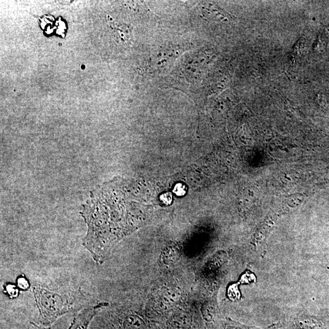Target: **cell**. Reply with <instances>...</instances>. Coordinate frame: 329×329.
<instances>
[{"instance_id":"obj_2","label":"cell","mask_w":329,"mask_h":329,"mask_svg":"<svg viewBox=\"0 0 329 329\" xmlns=\"http://www.w3.org/2000/svg\"><path fill=\"white\" fill-rule=\"evenodd\" d=\"M108 305L107 303H98L78 310L68 329H88L92 321Z\"/></svg>"},{"instance_id":"obj_4","label":"cell","mask_w":329,"mask_h":329,"mask_svg":"<svg viewBox=\"0 0 329 329\" xmlns=\"http://www.w3.org/2000/svg\"><path fill=\"white\" fill-rule=\"evenodd\" d=\"M328 42V36L327 32L324 31L321 32L316 42L314 45V51L317 53H322L326 49Z\"/></svg>"},{"instance_id":"obj_6","label":"cell","mask_w":329,"mask_h":329,"mask_svg":"<svg viewBox=\"0 0 329 329\" xmlns=\"http://www.w3.org/2000/svg\"><path fill=\"white\" fill-rule=\"evenodd\" d=\"M161 200L164 204H169L172 201V195L170 193H166L161 196Z\"/></svg>"},{"instance_id":"obj_3","label":"cell","mask_w":329,"mask_h":329,"mask_svg":"<svg viewBox=\"0 0 329 329\" xmlns=\"http://www.w3.org/2000/svg\"><path fill=\"white\" fill-rule=\"evenodd\" d=\"M118 322L120 329H147L142 318L132 311L121 315Z\"/></svg>"},{"instance_id":"obj_8","label":"cell","mask_w":329,"mask_h":329,"mask_svg":"<svg viewBox=\"0 0 329 329\" xmlns=\"http://www.w3.org/2000/svg\"><path fill=\"white\" fill-rule=\"evenodd\" d=\"M18 285H19L21 288H24V289H26L27 288H28V281H27L26 279L23 278V277H22V278L18 279Z\"/></svg>"},{"instance_id":"obj_1","label":"cell","mask_w":329,"mask_h":329,"mask_svg":"<svg viewBox=\"0 0 329 329\" xmlns=\"http://www.w3.org/2000/svg\"><path fill=\"white\" fill-rule=\"evenodd\" d=\"M34 298L39 311L38 324L51 327L64 315L77 310L76 300L69 294L58 292L41 285H35Z\"/></svg>"},{"instance_id":"obj_7","label":"cell","mask_w":329,"mask_h":329,"mask_svg":"<svg viewBox=\"0 0 329 329\" xmlns=\"http://www.w3.org/2000/svg\"><path fill=\"white\" fill-rule=\"evenodd\" d=\"M28 329H51V327H47V326L40 325L38 323L30 322L29 324Z\"/></svg>"},{"instance_id":"obj_5","label":"cell","mask_w":329,"mask_h":329,"mask_svg":"<svg viewBox=\"0 0 329 329\" xmlns=\"http://www.w3.org/2000/svg\"><path fill=\"white\" fill-rule=\"evenodd\" d=\"M173 191L176 195L183 196L186 192L185 186L182 184H178L175 186Z\"/></svg>"}]
</instances>
